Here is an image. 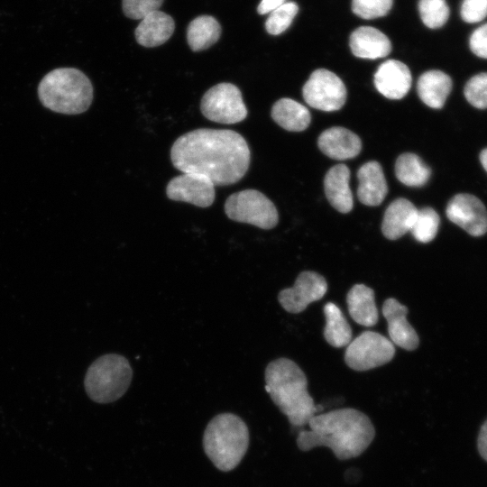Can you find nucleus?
<instances>
[{"label":"nucleus","mask_w":487,"mask_h":487,"mask_svg":"<svg viewBox=\"0 0 487 487\" xmlns=\"http://www.w3.org/2000/svg\"><path fill=\"white\" fill-rule=\"evenodd\" d=\"M170 158L179 170L201 174L215 186H225L244 176L251 152L240 133L202 128L179 137L171 147Z\"/></svg>","instance_id":"f257e3e1"},{"label":"nucleus","mask_w":487,"mask_h":487,"mask_svg":"<svg viewBox=\"0 0 487 487\" xmlns=\"http://www.w3.org/2000/svg\"><path fill=\"white\" fill-rule=\"evenodd\" d=\"M309 430H301L298 447L304 452L314 447H329L339 460L361 455L375 436V428L363 412L345 408L315 415L308 422Z\"/></svg>","instance_id":"f03ea898"},{"label":"nucleus","mask_w":487,"mask_h":487,"mask_svg":"<svg viewBox=\"0 0 487 487\" xmlns=\"http://www.w3.org/2000/svg\"><path fill=\"white\" fill-rule=\"evenodd\" d=\"M265 391L294 427H304L322 409H317L308 391L303 371L293 361L279 358L265 370Z\"/></svg>","instance_id":"7ed1b4c3"},{"label":"nucleus","mask_w":487,"mask_h":487,"mask_svg":"<svg viewBox=\"0 0 487 487\" xmlns=\"http://www.w3.org/2000/svg\"><path fill=\"white\" fill-rule=\"evenodd\" d=\"M38 96L51 111L78 115L85 112L93 100L89 78L75 68L55 69L46 74L38 86Z\"/></svg>","instance_id":"20e7f679"},{"label":"nucleus","mask_w":487,"mask_h":487,"mask_svg":"<svg viewBox=\"0 0 487 487\" xmlns=\"http://www.w3.org/2000/svg\"><path fill=\"white\" fill-rule=\"evenodd\" d=\"M249 430L245 422L233 413H221L207 424L203 436L206 455L220 471L234 469L246 454Z\"/></svg>","instance_id":"39448f33"},{"label":"nucleus","mask_w":487,"mask_h":487,"mask_svg":"<svg viewBox=\"0 0 487 487\" xmlns=\"http://www.w3.org/2000/svg\"><path fill=\"white\" fill-rule=\"evenodd\" d=\"M132 377V368L125 357L115 354H105L87 369L85 390L95 402L110 403L125 393Z\"/></svg>","instance_id":"423d86ee"},{"label":"nucleus","mask_w":487,"mask_h":487,"mask_svg":"<svg viewBox=\"0 0 487 487\" xmlns=\"http://www.w3.org/2000/svg\"><path fill=\"white\" fill-rule=\"evenodd\" d=\"M225 212L231 220L271 229L278 224L274 204L262 192L245 189L232 194L225 203Z\"/></svg>","instance_id":"0eeeda50"},{"label":"nucleus","mask_w":487,"mask_h":487,"mask_svg":"<svg viewBox=\"0 0 487 487\" xmlns=\"http://www.w3.org/2000/svg\"><path fill=\"white\" fill-rule=\"evenodd\" d=\"M200 109L207 119L219 124H236L247 116L240 89L231 83H219L202 96Z\"/></svg>","instance_id":"6e6552de"},{"label":"nucleus","mask_w":487,"mask_h":487,"mask_svg":"<svg viewBox=\"0 0 487 487\" xmlns=\"http://www.w3.org/2000/svg\"><path fill=\"white\" fill-rule=\"evenodd\" d=\"M394 354L391 340L377 332L365 331L347 345L345 361L353 370L367 371L385 364Z\"/></svg>","instance_id":"1a4fd4ad"},{"label":"nucleus","mask_w":487,"mask_h":487,"mask_svg":"<svg viewBox=\"0 0 487 487\" xmlns=\"http://www.w3.org/2000/svg\"><path fill=\"white\" fill-rule=\"evenodd\" d=\"M304 100L311 107L326 111H337L346 100V88L335 73L318 69L312 72L302 88Z\"/></svg>","instance_id":"9d476101"},{"label":"nucleus","mask_w":487,"mask_h":487,"mask_svg":"<svg viewBox=\"0 0 487 487\" xmlns=\"http://www.w3.org/2000/svg\"><path fill=\"white\" fill-rule=\"evenodd\" d=\"M327 290L325 278L310 271H302L291 288L282 289L279 294V302L289 313H300L310 303L319 300Z\"/></svg>","instance_id":"9b49d317"},{"label":"nucleus","mask_w":487,"mask_h":487,"mask_svg":"<svg viewBox=\"0 0 487 487\" xmlns=\"http://www.w3.org/2000/svg\"><path fill=\"white\" fill-rule=\"evenodd\" d=\"M166 194L171 200L188 202L199 207L211 206L216 197L214 183L207 177L193 172H183L170 179Z\"/></svg>","instance_id":"f8f14e48"},{"label":"nucleus","mask_w":487,"mask_h":487,"mask_svg":"<svg viewBox=\"0 0 487 487\" xmlns=\"http://www.w3.org/2000/svg\"><path fill=\"white\" fill-rule=\"evenodd\" d=\"M449 220L473 236L487 232V210L482 202L470 194H458L447 204Z\"/></svg>","instance_id":"ddd939ff"},{"label":"nucleus","mask_w":487,"mask_h":487,"mask_svg":"<svg viewBox=\"0 0 487 487\" xmlns=\"http://www.w3.org/2000/svg\"><path fill=\"white\" fill-rule=\"evenodd\" d=\"M382 314L388 324L392 344L408 350H415L419 343L417 332L408 322V308L395 299H388L382 306Z\"/></svg>","instance_id":"4468645a"},{"label":"nucleus","mask_w":487,"mask_h":487,"mask_svg":"<svg viewBox=\"0 0 487 487\" xmlns=\"http://www.w3.org/2000/svg\"><path fill=\"white\" fill-rule=\"evenodd\" d=\"M409 69L400 60H389L381 63L374 74V86L385 97L400 99L411 87Z\"/></svg>","instance_id":"2eb2a0df"},{"label":"nucleus","mask_w":487,"mask_h":487,"mask_svg":"<svg viewBox=\"0 0 487 487\" xmlns=\"http://www.w3.org/2000/svg\"><path fill=\"white\" fill-rule=\"evenodd\" d=\"M317 144L325 155L339 161L356 157L362 149L358 135L340 126L324 131L318 137Z\"/></svg>","instance_id":"dca6fc26"},{"label":"nucleus","mask_w":487,"mask_h":487,"mask_svg":"<svg viewBox=\"0 0 487 487\" xmlns=\"http://www.w3.org/2000/svg\"><path fill=\"white\" fill-rule=\"evenodd\" d=\"M357 197L363 205L379 206L388 193L387 181L378 161L364 163L357 172Z\"/></svg>","instance_id":"f3484780"},{"label":"nucleus","mask_w":487,"mask_h":487,"mask_svg":"<svg viewBox=\"0 0 487 487\" xmlns=\"http://www.w3.org/2000/svg\"><path fill=\"white\" fill-rule=\"evenodd\" d=\"M349 44L353 54L362 59H380L391 51L389 38L371 26H362L354 30L350 36Z\"/></svg>","instance_id":"a211bd4d"},{"label":"nucleus","mask_w":487,"mask_h":487,"mask_svg":"<svg viewBox=\"0 0 487 487\" xmlns=\"http://www.w3.org/2000/svg\"><path fill=\"white\" fill-rule=\"evenodd\" d=\"M418 209L406 198H397L385 210L381 231L390 240H397L409 232Z\"/></svg>","instance_id":"6ab92c4d"},{"label":"nucleus","mask_w":487,"mask_h":487,"mask_svg":"<svg viewBox=\"0 0 487 487\" xmlns=\"http://www.w3.org/2000/svg\"><path fill=\"white\" fill-rule=\"evenodd\" d=\"M350 170L345 164L332 167L324 179V188L327 200L341 213H348L354 206L353 194L349 187Z\"/></svg>","instance_id":"aec40b11"},{"label":"nucleus","mask_w":487,"mask_h":487,"mask_svg":"<svg viewBox=\"0 0 487 487\" xmlns=\"http://www.w3.org/2000/svg\"><path fill=\"white\" fill-rule=\"evenodd\" d=\"M174 28L171 16L157 10L142 19L135 29V38L144 47H156L170 39Z\"/></svg>","instance_id":"412c9836"},{"label":"nucleus","mask_w":487,"mask_h":487,"mask_svg":"<svg viewBox=\"0 0 487 487\" xmlns=\"http://www.w3.org/2000/svg\"><path fill=\"white\" fill-rule=\"evenodd\" d=\"M452 89V79L440 70L423 73L417 83L418 96L424 104L432 108H441Z\"/></svg>","instance_id":"4be33fe9"},{"label":"nucleus","mask_w":487,"mask_h":487,"mask_svg":"<svg viewBox=\"0 0 487 487\" xmlns=\"http://www.w3.org/2000/svg\"><path fill=\"white\" fill-rule=\"evenodd\" d=\"M351 317L363 326H373L379 316L374 301L373 290L364 284H355L349 290L346 298Z\"/></svg>","instance_id":"5701e85b"},{"label":"nucleus","mask_w":487,"mask_h":487,"mask_svg":"<svg viewBox=\"0 0 487 487\" xmlns=\"http://www.w3.org/2000/svg\"><path fill=\"white\" fill-rule=\"evenodd\" d=\"M271 117L280 126L290 132L304 131L311 121L308 109L290 98L278 100L272 106Z\"/></svg>","instance_id":"b1692460"},{"label":"nucleus","mask_w":487,"mask_h":487,"mask_svg":"<svg viewBox=\"0 0 487 487\" xmlns=\"http://www.w3.org/2000/svg\"><path fill=\"white\" fill-rule=\"evenodd\" d=\"M221 35V26L212 16L201 15L190 22L187 30L188 43L192 51H204L215 44Z\"/></svg>","instance_id":"393cba45"},{"label":"nucleus","mask_w":487,"mask_h":487,"mask_svg":"<svg viewBox=\"0 0 487 487\" xmlns=\"http://www.w3.org/2000/svg\"><path fill=\"white\" fill-rule=\"evenodd\" d=\"M326 326L324 336L334 347L348 345L352 341V329L341 309L332 302L324 307Z\"/></svg>","instance_id":"a878e982"},{"label":"nucleus","mask_w":487,"mask_h":487,"mask_svg":"<svg viewBox=\"0 0 487 487\" xmlns=\"http://www.w3.org/2000/svg\"><path fill=\"white\" fill-rule=\"evenodd\" d=\"M395 175L406 186L421 187L427 182L431 170L418 155L406 152L396 161Z\"/></svg>","instance_id":"bb28decb"},{"label":"nucleus","mask_w":487,"mask_h":487,"mask_svg":"<svg viewBox=\"0 0 487 487\" xmlns=\"http://www.w3.org/2000/svg\"><path fill=\"white\" fill-rule=\"evenodd\" d=\"M439 222V216L433 208L424 207L418 211L409 232L418 242L429 243L437 234Z\"/></svg>","instance_id":"cd10ccee"},{"label":"nucleus","mask_w":487,"mask_h":487,"mask_svg":"<svg viewBox=\"0 0 487 487\" xmlns=\"http://www.w3.org/2000/svg\"><path fill=\"white\" fill-rule=\"evenodd\" d=\"M418 12L423 23L430 29L444 26L450 15L446 0H419Z\"/></svg>","instance_id":"c85d7f7f"},{"label":"nucleus","mask_w":487,"mask_h":487,"mask_svg":"<svg viewBox=\"0 0 487 487\" xmlns=\"http://www.w3.org/2000/svg\"><path fill=\"white\" fill-rule=\"evenodd\" d=\"M299 7L296 3L283 4L271 13L265 23V28L270 34L278 35L286 31L298 14Z\"/></svg>","instance_id":"c756f323"},{"label":"nucleus","mask_w":487,"mask_h":487,"mask_svg":"<svg viewBox=\"0 0 487 487\" xmlns=\"http://www.w3.org/2000/svg\"><path fill=\"white\" fill-rule=\"evenodd\" d=\"M464 96L473 106L487 107V73L482 72L472 77L464 87Z\"/></svg>","instance_id":"7c9ffc66"},{"label":"nucleus","mask_w":487,"mask_h":487,"mask_svg":"<svg viewBox=\"0 0 487 487\" xmlns=\"http://www.w3.org/2000/svg\"><path fill=\"white\" fill-rule=\"evenodd\" d=\"M393 0H353L352 10L363 19H374L386 15Z\"/></svg>","instance_id":"2f4dec72"},{"label":"nucleus","mask_w":487,"mask_h":487,"mask_svg":"<svg viewBox=\"0 0 487 487\" xmlns=\"http://www.w3.org/2000/svg\"><path fill=\"white\" fill-rule=\"evenodd\" d=\"M459 14L466 23H481L487 17V0H462Z\"/></svg>","instance_id":"473e14b6"},{"label":"nucleus","mask_w":487,"mask_h":487,"mask_svg":"<svg viewBox=\"0 0 487 487\" xmlns=\"http://www.w3.org/2000/svg\"><path fill=\"white\" fill-rule=\"evenodd\" d=\"M163 0H123V11L131 19H143L159 10Z\"/></svg>","instance_id":"72a5a7b5"},{"label":"nucleus","mask_w":487,"mask_h":487,"mask_svg":"<svg viewBox=\"0 0 487 487\" xmlns=\"http://www.w3.org/2000/svg\"><path fill=\"white\" fill-rule=\"evenodd\" d=\"M472 52L482 59H487V23L476 27L469 37Z\"/></svg>","instance_id":"f704fd0d"},{"label":"nucleus","mask_w":487,"mask_h":487,"mask_svg":"<svg viewBox=\"0 0 487 487\" xmlns=\"http://www.w3.org/2000/svg\"><path fill=\"white\" fill-rule=\"evenodd\" d=\"M477 446L481 456L487 462V419L481 427Z\"/></svg>","instance_id":"c9c22d12"},{"label":"nucleus","mask_w":487,"mask_h":487,"mask_svg":"<svg viewBox=\"0 0 487 487\" xmlns=\"http://www.w3.org/2000/svg\"><path fill=\"white\" fill-rule=\"evenodd\" d=\"M286 3V0H262L257 11L260 14H270Z\"/></svg>","instance_id":"e433bc0d"},{"label":"nucleus","mask_w":487,"mask_h":487,"mask_svg":"<svg viewBox=\"0 0 487 487\" xmlns=\"http://www.w3.org/2000/svg\"><path fill=\"white\" fill-rule=\"evenodd\" d=\"M480 161H481V163L482 165V167L484 168V170L487 171V148L484 149L481 154H480Z\"/></svg>","instance_id":"4c0bfd02"}]
</instances>
